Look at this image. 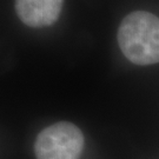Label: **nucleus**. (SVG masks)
<instances>
[{
    "label": "nucleus",
    "mask_w": 159,
    "mask_h": 159,
    "mask_svg": "<svg viewBox=\"0 0 159 159\" xmlns=\"http://www.w3.org/2000/svg\"><path fill=\"white\" fill-rule=\"evenodd\" d=\"M118 43L124 56L133 64L159 63V18L148 12L130 13L120 24Z\"/></svg>",
    "instance_id": "f257e3e1"
},
{
    "label": "nucleus",
    "mask_w": 159,
    "mask_h": 159,
    "mask_svg": "<svg viewBox=\"0 0 159 159\" xmlns=\"http://www.w3.org/2000/svg\"><path fill=\"white\" fill-rule=\"evenodd\" d=\"M84 136L75 125L60 121L40 132L34 152L37 159H80Z\"/></svg>",
    "instance_id": "f03ea898"
},
{
    "label": "nucleus",
    "mask_w": 159,
    "mask_h": 159,
    "mask_svg": "<svg viewBox=\"0 0 159 159\" xmlns=\"http://www.w3.org/2000/svg\"><path fill=\"white\" fill-rule=\"evenodd\" d=\"M63 2L64 0H16V10L25 25L44 27L59 18Z\"/></svg>",
    "instance_id": "7ed1b4c3"
}]
</instances>
